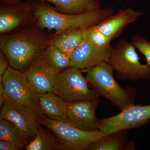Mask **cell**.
<instances>
[{
    "mask_svg": "<svg viewBox=\"0 0 150 150\" xmlns=\"http://www.w3.org/2000/svg\"><path fill=\"white\" fill-rule=\"evenodd\" d=\"M44 30L36 23L1 34V51L10 66L24 72L33 59L42 56L51 35Z\"/></svg>",
    "mask_w": 150,
    "mask_h": 150,
    "instance_id": "obj_1",
    "label": "cell"
},
{
    "mask_svg": "<svg viewBox=\"0 0 150 150\" xmlns=\"http://www.w3.org/2000/svg\"><path fill=\"white\" fill-rule=\"evenodd\" d=\"M112 9L102 8L98 1L91 9L83 13L67 14L58 11L46 1H35L34 13L39 27L48 30H55L52 35L77 28L96 25L113 13Z\"/></svg>",
    "mask_w": 150,
    "mask_h": 150,
    "instance_id": "obj_2",
    "label": "cell"
},
{
    "mask_svg": "<svg viewBox=\"0 0 150 150\" xmlns=\"http://www.w3.org/2000/svg\"><path fill=\"white\" fill-rule=\"evenodd\" d=\"M113 70L109 62H103L82 71L86 73L89 84L99 96L122 110L134 104V100L129 90L122 88L115 81Z\"/></svg>",
    "mask_w": 150,
    "mask_h": 150,
    "instance_id": "obj_3",
    "label": "cell"
},
{
    "mask_svg": "<svg viewBox=\"0 0 150 150\" xmlns=\"http://www.w3.org/2000/svg\"><path fill=\"white\" fill-rule=\"evenodd\" d=\"M140 59L133 44L121 40L113 48L108 62L122 79L149 80V68L147 64H141Z\"/></svg>",
    "mask_w": 150,
    "mask_h": 150,
    "instance_id": "obj_4",
    "label": "cell"
},
{
    "mask_svg": "<svg viewBox=\"0 0 150 150\" xmlns=\"http://www.w3.org/2000/svg\"><path fill=\"white\" fill-rule=\"evenodd\" d=\"M40 123L51 130L68 150H87L93 143L108 135L99 130L84 131L71 123L53 120L48 117L41 119Z\"/></svg>",
    "mask_w": 150,
    "mask_h": 150,
    "instance_id": "obj_5",
    "label": "cell"
},
{
    "mask_svg": "<svg viewBox=\"0 0 150 150\" xmlns=\"http://www.w3.org/2000/svg\"><path fill=\"white\" fill-rule=\"evenodd\" d=\"M82 71L74 67L59 72L55 78L54 92L69 103L75 100L99 98L96 92L89 88Z\"/></svg>",
    "mask_w": 150,
    "mask_h": 150,
    "instance_id": "obj_6",
    "label": "cell"
},
{
    "mask_svg": "<svg viewBox=\"0 0 150 150\" xmlns=\"http://www.w3.org/2000/svg\"><path fill=\"white\" fill-rule=\"evenodd\" d=\"M1 83H2L6 97L32 108L42 119L47 117L38 105L40 93L29 83L24 72L9 66Z\"/></svg>",
    "mask_w": 150,
    "mask_h": 150,
    "instance_id": "obj_7",
    "label": "cell"
},
{
    "mask_svg": "<svg viewBox=\"0 0 150 150\" xmlns=\"http://www.w3.org/2000/svg\"><path fill=\"white\" fill-rule=\"evenodd\" d=\"M150 120V104H133L117 115L98 119V129L109 135L146 125L149 123Z\"/></svg>",
    "mask_w": 150,
    "mask_h": 150,
    "instance_id": "obj_8",
    "label": "cell"
},
{
    "mask_svg": "<svg viewBox=\"0 0 150 150\" xmlns=\"http://www.w3.org/2000/svg\"><path fill=\"white\" fill-rule=\"evenodd\" d=\"M1 109V119L10 121L16 126L25 135L28 142L34 139L40 129L42 119L38 112L30 108L6 97Z\"/></svg>",
    "mask_w": 150,
    "mask_h": 150,
    "instance_id": "obj_9",
    "label": "cell"
},
{
    "mask_svg": "<svg viewBox=\"0 0 150 150\" xmlns=\"http://www.w3.org/2000/svg\"><path fill=\"white\" fill-rule=\"evenodd\" d=\"M35 1L28 0L16 6H0V33L13 32L37 23L34 13Z\"/></svg>",
    "mask_w": 150,
    "mask_h": 150,
    "instance_id": "obj_10",
    "label": "cell"
},
{
    "mask_svg": "<svg viewBox=\"0 0 150 150\" xmlns=\"http://www.w3.org/2000/svg\"><path fill=\"white\" fill-rule=\"evenodd\" d=\"M99 98L75 100L68 104L67 117L69 122L81 130L98 131V119L96 111Z\"/></svg>",
    "mask_w": 150,
    "mask_h": 150,
    "instance_id": "obj_11",
    "label": "cell"
},
{
    "mask_svg": "<svg viewBox=\"0 0 150 150\" xmlns=\"http://www.w3.org/2000/svg\"><path fill=\"white\" fill-rule=\"evenodd\" d=\"M113 48H100L86 38L70 55L71 67L81 70L109 62Z\"/></svg>",
    "mask_w": 150,
    "mask_h": 150,
    "instance_id": "obj_12",
    "label": "cell"
},
{
    "mask_svg": "<svg viewBox=\"0 0 150 150\" xmlns=\"http://www.w3.org/2000/svg\"><path fill=\"white\" fill-rule=\"evenodd\" d=\"M24 72L29 83L38 93L54 92L55 78L59 71L42 56L33 59Z\"/></svg>",
    "mask_w": 150,
    "mask_h": 150,
    "instance_id": "obj_13",
    "label": "cell"
},
{
    "mask_svg": "<svg viewBox=\"0 0 150 150\" xmlns=\"http://www.w3.org/2000/svg\"><path fill=\"white\" fill-rule=\"evenodd\" d=\"M142 13L132 8L121 10L114 15H110L95 27L111 40L119 36L128 25L136 21Z\"/></svg>",
    "mask_w": 150,
    "mask_h": 150,
    "instance_id": "obj_14",
    "label": "cell"
},
{
    "mask_svg": "<svg viewBox=\"0 0 150 150\" xmlns=\"http://www.w3.org/2000/svg\"><path fill=\"white\" fill-rule=\"evenodd\" d=\"M38 102L42 112L48 118L69 123L67 115L69 103L54 92L40 94Z\"/></svg>",
    "mask_w": 150,
    "mask_h": 150,
    "instance_id": "obj_15",
    "label": "cell"
},
{
    "mask_svg": "<svg viewBox=\"0 0 150 150\" xmlns=\"http://www.w3.org/2000/svg\"><path fill=\"white\" fill-rule=\"evenodd\" d=\"M89 27L90 26L72 28L58 35H51L48 44L54 45L62 52L70 56L87 37Z\"/></svg>",
    "mask_w": 150,
    "mask_h": 150,
    "instance_id": "obj_16",
    "label": "cell"
},
{
    "mask_svg": "<svg viewBox=\"0 0 150 150\" xmlns=\"http://www.w3.org/2000/svg\"><path fill=\"white\" fill-rule=\"evenodd\" d=\"M27 150H68L67 147L55 136L40 127L33 139L29 142Z\"/></svg>",
    "mask_w": 150,
    "mask_h": 150,
    "instance_id": "obj_17",
    "label": "cell"
},
{
    "mask_svg": "<svg viewBox=\"0 0 150 150\" xmlns=\"http://www.w3.org/2000/svg\"><path fill=\"white\" fill-rule=\"evenodd\" d=\"M53 4L62 13L76 14L91 9L97 0H40Z\"/></svg>",
    "mask_w": 150,
    "mask_h": 150,
    "instance_id": "obj_18",
    "label": "cell"
},
{
    "mask_svg": "<svg viewBox=\"0 0 150 150\" xmlns=\"http://www.w3.org/2000/svg\"><path fill=\"white\" fill-rule=\"evenodd\" d=\"M0 140L11 142L19 150H23L28 144L24 134L16 126L5 119L0 121Z\"/></svg>",
    "mask_w": 150,
    "mask_h": 150,
    "instance_id": "obj_19",
    "label": "cell"
},
{
    "mask_svg": "<svg viewBox=\"0 0 150 150\" xmlns=\"http://www.w3.org/2000/svg\"><path fill=\"white\" fill-rule=\"evenodd\" d=\"M123 131L109 134L106 137L93 143L87 150H122L132 149L126 144L125 135Z\"/></svg>",
    "mask_w": 150,
    "mask_h": 150,
    "instance_id": "obj_20",
    "label": "cell"
},
{
    "mask_svg": "<svg viewBox=\"0 0 150 150\" xmlns=\"http://www.w3.org/2000/svg\"><path fill=\"white\" fill-rule=\"evenodd\" d=\"M42 56L58 71L71 67L70 56L54 45L48 44Z\"/></svg>",
    "mask_w": 150,
    "mask_h": 150,
    "instance_id": "obj_21",
    "label": "cell"
},
{
    "mask_svg": "<svg viewBox=\"0 0 150 150\" xmlns=\"http://www.w3.org/2000/svg\"><path fill=\"white\" fill-rule=\"evenodd\" d=\"M87 38L93 44L100 48H107L110 46L111 40L95 27V25L89 28Z\"/></svg>",
    "mask_w": 150,
    "mask_h": 150,
    "instance_id": "obj_22",
    "label": "cell"
},
{
    "mask_svg": "<svg viewBox=\"0 0 150 150\" xmlns=\"http://www.w3.org/2000/svg\"><path fill=\"white\" fill-rule=\"evenodd\" d=\"M131 43L145 56L146 64L150 69V41L141 36L135 35L132 38Z\"/></svg>",
    "mask_w": 150,
    "mask_h": 150,
    "instance_id": "obj_23",
    "label": "cell"
},
{
    "mask_svg": "<svg viewBox=\"0 0 150 150\" xmlns=\"http://www.w3.org/2000/svg\"><path fill=\"white\" fill-rule=\"evenodd\" d=\"M9 62L4 54L0 52V83L2 82L4 74L8 68Z\"/></svg>",
    "mask_w": 150,
    "mask_h": 150,
    "instance_id": "obj_24",
    "label": "cell"
},
{
    "mask_svg": "<svg viewBox=\"0 0 150 150\" xmlns=\"http://www.w3.org/2000/svg\"><path fill=\"white\" fill-rule=\"evenodd\" d=\"M18 149L11 142L7 141H0V150H18Z\"/></svg>",
    "mask_w": 150,
    "mask_h": 150,
    "instance_id": "obj_25",
    "label": "cell"
},
{
    "mask_svg": "<svg viewBox=\"0 0 150 150\" xmlns=\"http://www.w3.org/2000/svg\"><path fill=\"white\" fill-rule=\"evenodd\" d=\"M1 4L6 6H16L21 4L20 0H0Z\"/></svg>",
    "mask_w": 150,
    "mask_h": 150,
    "instance_id": "obj_26",
    "label": "cell"
},
{
    "mask_svg": "<svg viewBox=\"0 0 150 150\" xmlns=\"http://www.w3.org/2000/svg\"><path fill=\"white\" fill-rule=\"evenodd\" d=\"M6 100L5 93L2 83H0V107L1 108Z\"/></svg>",
    "mask_w": 150,
    "mask_h": 150,
    "instance_id": "obj_27",
    "label": "cell"
}]
</instances>
